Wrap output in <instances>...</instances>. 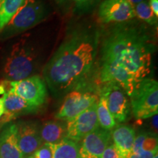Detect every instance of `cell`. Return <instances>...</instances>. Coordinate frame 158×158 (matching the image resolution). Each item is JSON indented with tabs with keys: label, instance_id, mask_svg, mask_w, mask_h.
<instances>
[{
	"label": "cell",
	"instance_id": "1",
	"mask_svg": "<svg viewBox=\"0 0 158 158\" xmlns=\"http://www.w3.org/2000/svg\"><path fill=\"white\" fill-rule=\"evenodd\" d=\"M154 51L152 37L144 26L130 21L112 26L101 42L99 83L115 82L129 96L149 76Z\"/></svg>",
	"mask_w": 158,
	"mask_h": 158
},
{
	"label": "cell",
	"instance_id": "2",
	"mask_svg": "<svg viewBox=\"0 0 158 158\" xmlns=\"http://www.w3.org/2000/svg\"><path fill=\"white\" fill-rule=\"evenodd\" d=\"M100 39L98 29L92 26H78L67 34L43 71L55 96L65 95L93 76Z\"/></svg>",
	"mask_w": 158,
	"mask_h": 158
},
{
	"label": "cell",
	"instance_id": "3",
	"mask_svg": "<svg viewBox=\"0 0 158 158\" xmlns=\"http://www.w3.org/2000/svg\"><path fill=\"white\" fill-rule=\"evenodd\" d=\"M100 84L94 77L79 84L65 94L62 106L56 114L57 119L69 122L98 102Z\"/></svg>",
	"mask_w": 158,
	"mask_h": 158
},
{
	"label": "cell",
	"instance_id": "4",
	"mask_svg": "<svg viewBox=\"0 0 158 158\" xmlns=\"http://www.w3.org/2000/svg\"><path fill=\"white\" fill-rule=\"evenodd\" d=\"M36 51L26 39L15 43L3 67V76L10 81H19L35 72L37 66Z\"/></svg>",
	"mask_w": 158,
	"mask_h": 158
},
{
	"label": "cell",
	"instance_id": "5",
	"mask_svg": "<svg viewBox=\"0 0 158 158\" xmlns=\"http://www.w3.org/2000/svg\"><path fill=\"white\" fill-rule=\"evenodd\" d=\"M129 98L132 113L136 119H146L157 114L158 83L155 79L142 80Z\"/></svg>",
	"mask_w": 158,
	"mask_h": 158
},
{
	"label": "cell",
	"instance_id": "6",
	"mask_svg": "<svg viewBox=\"0 0 158 158\" xmlns=\"http://www.w3.org/2000/svg\"><path fill=\"white\" fill-rule=\"evenodd\" d=\"M45 9L38 0H24L2 30L3 38L15 36L32 28L44 19Z\"/></svg>",
	"mask_w": 158,
	"mask_h": 158
},
{
	"label": "cell",
	"instance_id": "7",
	"mask_svg": "<svg viewBox=\"0 0 158 158\" xmlns=\"http://www.w3.org/2000/svg\"><path fill=\"white\" fill-rule=\"evenodd\" d=\"M7 91L14 92L37 108L45 103L47 97L46 84L39 76H29L19 81L4 80L0 82V92L5 94Z\"/></svg>",
	"mask_w": 158,
	"mask_h": 158
},
{
	"label": "cell",
	"instance_id": "8",
	"mask_svg": "<svg viewBox=\"0 0 158 158\" xmlns=\"http://www.w3.org/2000/svg\"><path fill=\"white\" fill-rule=\"evenodd\" d=\"M100 95L106 100L108 110L116 122L123 123L127 121L131 109L130 98L120 85L115 82L100 84Z\"/></svg>",
	"mask_w": 158,
	"mask_h": 158
},
{
	"label": "cell",
	"instance_id": "9",
	"mask_svg": "<svg viewBox=\"0 0 158 158\" xmlns=\"http://www.w3.org/2000/svg\"><path fill=\"white\" fill-rule=\"evenodd\" d=\"M98 17L104 23H120L133 19L135 14L127 0H104L99 7Z\"/></svg>",
	"mask_w": 158,
	"mask_h": 158
},
{
	"label": "cell",
	"instance_id": "10",
	"mask_svg": "<svg viewBox=\"0 0 158 158\" xmlns=\"http://www.w3.org/2000/svg\"><path fill=\"white\" fill-rule=\"evenodd\" d=\"M98 102L84 110L70 121L67 122V137L79 142L87 134L98 129L99 123L97 116Z\"/></svg>",
	"mask_w": 158,
	"mask_h": 158
},
{
	"label": "cell",
	"instance_id": "11",
	"mask_svg": "<svg viewBox=\"0 0 158 158\" xmlns=\"http://www.w3.org/2000/svg\"><path fill=\"white\" fill-rule=\"evenodd\" d=\"M16 125L19 149L23 157H30L43 144L40 135V125L33 121L20 122Z\"/></svg>",
	"mask_w": 158,
	"mask_h": 158
},
{
	"label": "cell",
	"instance_id": "12",
	"mask_svg": "<svg viewBox=\"0 0 158 158\" xmlns=\"http://www.w3.org/2000/svg\"><path fill=\"white\" fill-rule=\"evenodd\" d=\"M111 140L110 131L99 127L81 140L79 148L80 158H101L104 150Z\"/></svg>",
	"mask_w": 158,
	"mask_h": 158
},
{
	"label": "cell",
	"instance_id": "13",
	"mask_svg": "<svg viewBox=\"0 0 158 158\" xmlns=\"http://www.w3.org/2000/svg\"><path fill=\"white\" fill-rule=\"evenodd\" d=\"M3 100L4 114L0 120L1 124L8 123L19 116L35 113L38 110L11 91H7L4 94Z\"/></svg>",
	"mask_w": 158,
	"mask_h": 158
},
{
	"label": "cell",
	"instance_id": "14",
	"mask_svg": "<svg viewBox=\"0 0 158 158\" xmlns=\"http://www.w3.org/2000/svg\"><path fill=\"white\" fill-rule=\"evenodd\" d=\"M110 136L121 157L128 158L135 141V129L127 124H118L110 130Z\"/></svg>",
	"mask_w": 158,
	"mask_h": 158
},
{
	"label": "cell",
	"instance_id": "15",
	"mask_svg": "<svg viewBox=\"0 0 158 158\" xmlns=\"http://www.w3.org/2000/svg\"><path fill=\"white\" fill-rule=\"evenodd\" d=\"M0 158H23L18 145L16 124L9 123L0 133Z\"/></svg>",
	"mask_w": 158,
	"mask_h": 158
},
{
	"label": "cell",
	"instance_id": "16",
	"mask_svg": "<svg viewBox=\"0 0 158 158\" xmlns=\"http://www.w3.org/2000/svg\"><path fill=\"white\" fill-rule=\"evenodd\" d=\"M40 135L43 143L54 144L67 137V126L62 121L50 120L40 126Z\"/></svg>",
	"mask_w": 158,
	"mask_h": 158
},
{
	"label": "cell",
	"instance_id": "17",
	"mask_svg": "<svg viewBox=\"0 0 158 158\" xmlns=\"http://www.w3.org/2000/svg\"><path fill=\"white\" fill-rule=\"evenodd\" d=\"M157 135L151 131H142L135 136L131 153L157 151Z\"/></svg>",
	"mask_w": 158,
	"mask_h": 158
},
{
	"label": "cell",
	"instance_id": "18",
	"mask_svg": "<svg viewBox=\"0 0 158 158\" xmlns=\"http://www.w3.org/2000/svg\"><path fill=\"white\" fill-rule=\"evenodd\" d=\"M52 147L53 158H80L78 142L64 138Z\"/></svg>",
	"mask_w": 158,
	"mask_h": 158
},
{
	"label": "cell",
	"instance_id": "19",
	"mask_svg": "<svg viewBox=\"0 0 158 158\" xmlns=\"http://www.w3.org/2000/svg\"><path fill=\"white\" fill-rule=\"evenodd\" d=\"M24 0H0V31L10 21Z\"/></svg>",
	"mask_w": 158,
	"mask_h": 158
},
{
	"label": "cell",
	"instance_id": "20",
	"mask_svg": "<svg viewBox=\"0 0 158 158\" xmlns=\"http://www.w3.org/2000/svg\"><path fill=\"white\" fill-rule=\"evenodd\" d=\"M97 116L99 127L102 129L110 131L116 125V122L107 107L106 101L103 97L100 95L97 106Z\"/></svg>",
	"mask_w": 158,
	"mask_h": 158
},
{
	"label": "cell",
	"instance_id": "21",
	"mask_svg": "<svg viewBox=\"0 0 158 158\" xmlns=\"http://www.w3.org/2000/svg\"><path fill=\"white\" fill-rule=\"evenodd\" d=\"M133 7L135 16H138V19L149 25L155 26L157 24V16H156L150 7L148 0H143L141 2L134 5Z\"/></svg>",
	"mask_w": 158,
	"mask_h": 158
},
{
	"label": "cell",
	"instance_id": "22",
	"mask_svg": "<svg viewBox=\"0 0 158 158\" xmlns=\"http://www.w3.org/2000/svg\"><path fill=\"white\" fill-rule=\"evenodd\" d=\"M31 156L32 158H53L52 144L44 143Z\"/></svg>",
	"mask_w": 158,
	"mask_h": 158
},
{
	"label": "cell",
	"instance_id": "23",
	"mask_svg": "<svg viewBox=\"0 0 158 158\" xmlns=\"http://www.w3.org/2000/svg\"><path fill=\"white\" fill-rule=\"evenodd\" d=\"M76 9L80 12H86L94 7L100 0H73Z\"/></svg>",
	"mask_w": 158,
	"mask_h": 158
},
{
	"label": "cell",
	"instance_id": "24",
	"mask_svg": "<svg viewBox=\"0 0 158 158\" xmlns=\"http://www.w3.org/2000/svg\"><path fill=\"white\" fill-rule=\"evenodd\" d=\"M101 158H122L113 142H110L101 156Z\"/></svg>",
	"mask_w": 158,
	"mask_h": 158
},
{
	"label": "cell",
	"instance_id": "25",
	"mask_svg": "<svg viewBox=\"0 0 158 158\" xmlns=\"http://www.w3.org/2000/svg\"><path fill=\"white\" fill-rule=\"evenodd\" d=\"M156 154H157V151L142 152L138 154L131 153L128 158H151Z\"/></svg>",
	"mask_w": 158,
	"mask_h": 158
},
{
	"label": "cell",
	"instance_id": "26",
	"mask_svg": "<svg viewBox=\"0 0 158 158\" xmlns=\"http://www.w3.org/2000/svg\"><path fill=\"white\" fill-rule=\"evenodd\" d=\"M151 132L157 135V114L152 116Z\"/></svg>",
	"mask_w": 158,
	"mask_h": 158
},
{
	"label": "cell",
	"instance_id": "27",
	"mask_svg": "<svg viewBox=\"0 0 158 158\" xmlns=\"http://www.w3.org/2000/svg\"><path fill=\"white\" fill-rule=\"evenodd\" d=\"M149 5L156 16H158V0H149Z\"/></svg>",
	"mask_w": 158,
	"mask_h": 158
},
{
	"label": "cell",
	"instance_id": "28",
	"mask_svg": "<svg viewBox=\"0 0 158 158\" xmlns=\"http://www.w3.org/2000/svg\"><path fill=\"white\" fill-rule=\"evenodd\" d=\"M4 114V100L3 98H0V118L2 117Z\"/></svg>",
	"mask_w": 158,
	"mask_h": 158
},
{
	"label": "cell",
	"instance_id": "29",
	"mask_svg": "<svg viewBox=\"0 0 158 158\" xmlns=\"http://www.w3.org/2000/svg\"><path fill=\"white\" fill-rule=\"evenodd\" d=\"M54 1L59 5H64L70 2L71 0H54Z\"/></svg>",
	"mask_w": 158,
	"mask_h": 158
},
{
	"label": "cell",
	"instance_id": "30",
	"mask_svg": "<svg viewBox=\"0 0 158 158\" xmlns=\"http://www.w3.org/2000/svg\"><path fill=\"white\" fill-rule=\"evenodd\" d=\"M128 2H129L132 5H137V4H138V3H140V2H141L142 1H143V0H127Z\"/></svg>",
	"mask_w": 158,
	"mask_h": 158
},
{
	"label": "cell",
	"instance_id": "31",
	"mask_svg": "<svg viewBox=\"0 0 158 158\" xmlns=\"http://www.w3.org/2000/svg\"><path fill=\"white\" fill-rule=\"evenodd\" d=\"M151 158H158V155H157V154H156V155H155L153 156L152 157H151Z\"/></svg>",
	"mask_w": 158,
	"mask_h": 158
},
{
	"label": "cell",
	"instance_id": "32",
	"mask_svg": "<svg viewBox=\"0 0 158 158\" xmlns=\"http://www.w3.org/2000/svg\"><path fill=\"white\" fill-rule=\"evenodd\" d=\"M23 158H32V156H30V157H23Z\"/></svg>",
	"mask_w": 158,
	"mask_h": 158
}]
</instances>
